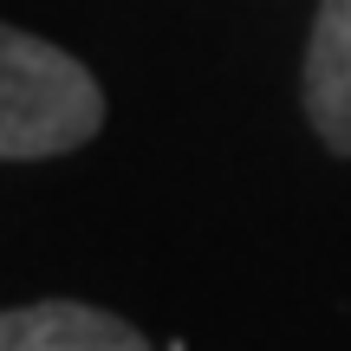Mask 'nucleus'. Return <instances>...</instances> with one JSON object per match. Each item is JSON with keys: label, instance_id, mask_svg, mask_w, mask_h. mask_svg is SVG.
I'll return each mask as SVG.
<instances>
[{"label": "nucleus", "instance_id": "2", "mask_svg": "<svg viewBox=\"0 0 351 351\" xmlns=\"http://www.w3.org/2000/svg\"><path fill=\"white\" fill-rule=\"evenodd\" d=\"M0 351H150V339L104 306L33 300L0 313Z\"/></svg>", "mask_w": 351, "mask_h": 351}, {"label": "nucleus", "instance_id": "3", "mask_svg": "<svg viewBox=\"0 0 351 351\" xmlns=\"http://www.w3.org/2000/svg\"><path fill=\"white\" fill-rule=\"evenodd\" d=\"M306 117L326 150L351 156V0H319L306 46Z\"/></svg>", "mask_w": 351, "mask_h": 351}, {"label": "nucleus", "instance_id": "1", "mask_svg": "<svg viewBox=\"0 0 351 351\" xmlns=\"http://www.w3.org/2000/svg\"><path fill=\"white\" fill-rule=\"evenodd\" d=\"M104 124V91L65 46L0 20V163L72 156Z\"/></svg>", "mask_w": 351, "mask_h": 351}]
</instances>
